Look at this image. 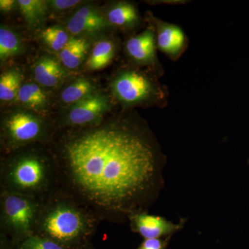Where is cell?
<instances>
[{
	"label": "cell",
	"instance_id": "cell-1",
	"mask_svg": "<svg viewBox=\"0 0 249 249\" xmlns=\"http://www.w3.org/2000/svg\"><path fill=\"white\" fill-rule=\"evenodd\" d=\"M58 189L101 221L121 223L147 210L163 186L165 156L137 111L84 127L57 128L46 143Z\"/></svg>",
	"mask_w": 249,
	"mask_h": 249
},
{
	"label": "cell",
	"instance_id": "cell-2",
	"mask_svg": "<svg viewBox=\"0 0 249 249\" xmlns=\"http://www.w3.org/2000/svg\"><path fill=\"white\" fill-rule=\"evenodd\" d=\"M0 170L1 191L42 200L58 190L55 161L45 143L6 154Z\"/></svg>",
	"mask_w": 249,
	"mask_h": 249
},
{
	"label": "cell",
	"instance_id": "cell-3",
	"mask_svg": "<svg viewBox=\"0 0 249 249\" xmlns=\"http://www.w3.org/2000/svg\"><path fill=\"white\" fill-rule=\"evenodd\" d=\"M101 222L91 211L58 189L41 201L34 234L67 249L91 237Z\"/></svg>",
	"mask_w": 249,
	"mask_h": 249
},
{
	"label": "cell",
	"instance_id": "cell-4",
	"mask_svg": "<svg viewBox=\"0 0 249 249\" xmlns=\"http://www.w3.org/2000/svg\"><path fill=\"white\" fill-rule=\"evenodd\" d=\"M158 77L149 69L126 68L113 80L111 90L124 109L139 106L164 107L168 104L169 93L166 87L159 82Z\"/></svg>",
	"mask_w": 249,
	"mask_h": 249
},
{
	"label": "cell",
	"instance_id": "cell-5",
	"mask_svg": "<svg viewBox=\"0 0 249 249\" xmlns=\"http://www.w3.org/2000/svg\"><path fill=\"white\" fill-rule=\"evenodd\" d=\"M55 130L43 116L27 109H13L1 117V150L6 155L33 144H46Z\"/></svg>",
	"mask_w": 249,
	"mask_h": 249
},
{
	"label": "cell",
	"instance_id": "cell-6",
	"mask_svg": "<svg viewBox=\"0 0 249 249\" xmlns=\"http://www.w3.org/2000/svg\"><path fill=\"white\" fill-rule=\"evenodd\" d=\"M41 201L30 196L1 191L0 227L1 231L19 242L34 235Z\"/></svg>",
	"mask_w": 249,
	"mask_h": 249
},
{
	"label": "cell",
	"instance_id": "cell-7",
	"mask_svg": "<svg viewBox=\"0 0 249 249\" xmlns=\"http://www.w3.org/2000/svg\"><path fill=\"white\" fill-rule=\"evenodd\" d=\"M111 101L104 93L96 91L72 107L67 113L61 127H84L102 120L111 110Z\"/></svg>",
	"mask_w": 249,
	"mask_h": 249
},
{
	"label": "cell",
	"instance_id": "cell-8",
	"mask_svg": "<svg viewBox=\"0 0 249 249\" xmlns=\"http://www.w3.org/2000/svg\"><path fill=\"white\" fill-rule=\"evenodd\" d=\"M155 32L152 26L143 32L132 36L126 41L125 51L132 61L141 66H147L159 76L164 73L157 59Z\"/></svg>",
	"mask_w": 249,
	"mask_h": 249
},
{
	"label": "cell",
	"instance_id": "cell-9",
	"mask_svg": "<svg viewBox=\"0 0 249 249\" xmlns=\"http://www.w3.org/2000/svg\"><path fill=\"white\" fill-rule=\"evenodd\" d=\"M149 20L155 32L157 47L174 61L181 58L188 45V37L177 24L160 20L151 14Z\"/></svg>",
	"mask_w": 249,
	"mask_h": 249
},
{
	"label": "cell",
	"instance_id": "cell-10",
	"mask_svg": "<svg viewBox=\"0 0 249 249\" xmlns=\"http://www.w3.org/2000/svg\"><path fill=\"white\" fill-rule=\"evenodd\" d=\"M128 220L132 230L140 234L145 240L170 237L182 229L186 221L181 219L178 224H174L164 217L152 215L147 212L132 214Z\"/></svg>",
	"mask_w": 249,
	"mask_h": 249
},
{
	"label": "cell",
	"instance_id": "cell-11",
	"mask_svg": "<svg viewBox=\"0 0 249 249\" xmlns=\"http://www.w3.org/2000/svg\"><path fill=\"white\" fill-rule=\"evenodd\" d=\"M111 27L104 16L96 8L82 6L67 22V30L73 36L97 34Z\"/></svg>",
	"mask_w": 249,
	"mask_h": 249
},
{
	"label": "cell",
	"instance_id": "cell-12",
	"mask_svg": "<svg viewBox=\"0 0 249 249\" xmlns=\"http://www.w3.org/2000/svg\"><path fill=\"white\" fill-rule=\"evenodd\" d=\"M34 76L39 85L55 88L66 76V71L58 60L49 55L41 57L34 67Z\"/></svg>",
	"mask_w": 249,
	"mask_h": 249
},
{
	"label": "cell",
	"instance_id": "cell-13",
	"mask_svg": "<svg viewBox=\"0 0 249 249\" xmlns=\"http://www.w3.org/2000/svg\"><path fill=\"white\" fill-rule=\"evenodd\" d=\"M106 17L111 26L122 29H134L142 21L137 8L127 1H120L113 5Z\"/></svg>",
	"mask_w": 249,
	"mask_h": 249
},
{
	"label": "cell",
	"instance_id": "cell-14",
	"mask_svg": "<svg viewBox=\"0 0 249 249\" xmlns=\"http://www.w3.org/2000/svg\"><path fill=\"white\" fill-rule=\"evenodd\" d=\"M17 98L24 107L40 115L43 116L47 111L49 103L48 95L35 83L22 85Z\"/></svg>",
	"mask_w": 249,
	"mask_h": 249
},
{
	"label": "cell",
	"instance_id": "cell-15",
	"mask_svg": "<svg viewBox=\"0 0 249 249\" xmlns=\"http://www.w3.org/2000/svg\"><path fill=\"white\" fill-rule=\"evenodd\" d=\"M89 41L83 37H71L60 52V62L69 70H75L83 63L89 49Z\"/></svg>",
	"mask_w": 249,
	"mask_h": 249
},
{
	"label": "cell",
	"instance_id": "cell-16",
	"mask_svg": "<svg viewBox=\"0 0 249 249\" xmlns=\"http://www.w3.org/2000/svg\"><path fill=\"white\" fill-rule=\"evenodd\" d=\"M18 6L28 25L37 27L45 21L48 11V1L18 0Z\"/></svg>",
	"mask_w": 249,
	"mask_h": 249
},
{
	"label": "cell",
	"instance_id": "cell-17",
	"mask_svg": "<svg viewBox=\"0 0 249 249\" xmlns=\"http://www.w3.org/2000/svg\"><path fill=\"white\" fill-rule=\"evenodd\" d=\"M96 91V85L92 80L80 78L69 85L62 91L61 99L65 104L73 106Z\"/></svg>",
	"mask_w": 249,
	"mask_h": 249
},
{
	"label": "cell",
	"instance_id": "cell-18",
	"mask_svg": "<svg viewBox=\"0 0 249 249\" xmlns=\"http://www.w3.org/2000/svg\"><path fill=\"white\" fill-rule=\"evenodd\" d=\"M115 49L111 40H102L96 43L86 62L88 69L96 71L107 66L114 58Z\"/></svg>",
	"mask_w": 249,
	"mask_h": 249
},
{
	"label": "cell",
	"instance_id": "cell-19",
	"mask_svg": "<svg viewBox=\"0 0 249 249\" xmlns=\"http://www.w3.org/2000/svg\"><path fill=\"white\" fill-rule=\"evenodd\" d=\"M23 76L17 70H11L1 73L0 77V100L1 102H11L18 98Z\"/></svg>",
	"mask_w": 249,
	"mask_h": 249
},
{
	"label": "cell",
	"instance_id": "cell-20",
	"mask_svg": "<svg viewBox=\"0 0 249 249\" xmlns=\"http://www.w3.org/2000/svg\"><path fill=\"white\" fill-rule=\"evenodd\" d=\"M22 42L17 34L9 28L1 25L0 27V59L1 61L20 53Z\"/></svg>",
	"mask_w": 249,
	"mask_h": 249
},
{
	"label": "cell",
	"instance_id": "cell-21",
	"mask_svg": "<svg viewBox=\"0 0 249 249\" xmlns=\"http://www.w3.org/2000/svg\"><path fill=\"white\" fill-rule=\"evenodd\" d=\"M40 37L49 49L59 53L71 39L67 31L59 26L46 28L41 32Z\"/></svg>",
	"mask_w": 249,
	"mask_h": 249
},
{
	"label": "cell",
	"instance_id": "cell-22",
	"mask_svg": "<svg viewBox=\"0 0 249 249\" xmlns=\"http://www.w3.org/2000/svg\"><path fill=\"white\" fill-rule=\"evenodd\" d=\"M18 247V249H66L50 239L34 234L19 242Z\"/></svg>",
	"mask_w": 249,
	"mask_h": 249
},
{
	"label": "cell",
	"instance_id": "cell-23",
	"mask_svg": "<svg viewBox=\"0 0 249 249\" xmlns=\"http://www.w3.org/2000/svg\"><path fill=\"white\" fill-rule=\"evenodd\" d=\"M79 0H53L48 1L49 7L55 11H63L79 4Z\"/></svg>",
	"mask_w": 249,
	"mask_h": 249
},
{
	"label": "cell",
	"instance_id": "cell-24",
	"mask_svg": "<svg viewBox=\"0 0 249 249\" xmlns=\"http://www.w3.org/2000/svg\"><path fill=\"white\" fill-rule=\"evenodd\" d=\"M170 237L161 239H145L138 249H166Z\"/></svg>",
	"mask_w": 249,
	"mask_h": 249
},
{
	"label": "cell",
	"instance_id": "cell-25",
	"mask_svg": "<svg viewBox=\"0 0 249 249\" xmlns=\"http://www.w3.org/2000/svg\"><path fill=\"white\" fill-rule=\"evenodd\" d=\"M18 6V1L14 0H1L0 1V9L3 12H9Z\"/></svg>",
	"mask_w": 249,
	"mask_h": 249
}]
</instances>
